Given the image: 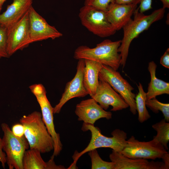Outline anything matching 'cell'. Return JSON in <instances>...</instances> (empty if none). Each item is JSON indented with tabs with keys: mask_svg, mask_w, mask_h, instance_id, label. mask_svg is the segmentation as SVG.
<instances>
[{
	"mask_svg": "<svg viewBox=\"0 0 169 169\" xmlns=\"http://www.w3.org/2000/svg\"><path fill=\"white\" fill-rule=\"evenodd\" d=\"M126 142L120 153L130 158L155 160L161 158L168 152L163 145L153 139L149 141H141L132 136Z\"/></svg>",
	"mask_w": 169,
	"mask_h": 169,
	"instance_id": "9",
	"label": "cell"
},
{
	"mask_svg": "<svg viewBox=\"0 0 169 169\" xmlns=\"http://www.w3.org/2000/svg\"><path fill=\"white\" fill-rule=\"evenodd\" d=\"M147 107L155 113L161 111L164 117V119L167 121H169V104L160 102L156 98L146 101Z\"/></svg>",
	"mask_w": 169,
	"mask_h": 169,
	"instance_id": "24",
	"label": "cell"
},
{
	"mask_svg": "<svg viewBox=\"0 0 169 169\" xmlns=\"http://www.w3.org/2000/svg\"><path fill=\"white\" fill-rule=\"evenodd\" d=\"M163 7L154 11L148 15L139 11L137 8L131 19L122 28L123 35L118 49L121 57L120 65L124 68L126 64L130 44L132 41L144 31L147 30L154 23L161 19L165 12Z\"/></svg>",
	"mask_w": 169,
	"mask_h": 169,
	"instance_id": "1",
	"label": "cell"
},
{
	"mask_svg": "<svg viewBox=\"0 0 169 169\" xmlns=\"http://www.w3.org/2000/svg\"><path fill=\"white\" fill-rule=\"evenodd\" d=\"M121 40H104L94 48L81 45L75 50L74 58L94 61L117 70L121 64V57L118 52Z\"/></svg>",
	"mask_w": 169,
	"mask_h": 169,
	"instance_id": "3",
	"label": "cell"
},
{
	"mask_svg": "<svg viewBox=\"0 0 169 169\" xmlns=\"http://www.w3.org/2000/svg\"><path fill=\"white\" fill-rule=\"evenodd\" d=\"M28 16L30 44L49 38L54 39L62 36V33L50 25L32 6L29 10Z\"/></svg>",
	"mask_w": 169,
	"mask_h": 169,
	"instance_id": "11",
	"label": "cell"
},
{
	"mask_svg": "<svg viewBox=\"0 0 169 169\" xmlns=\"http://www.w3.org/2000/svg\"><path fill=\"white\" fill-rule=\"evenodd\" d=\"M1 128L3 134V149L6 155V163L9 168L23 169V157L29 147L27 139L25 136L20 138L15 136L6 123H2Z\"/></svg>",
	"mask_w": 169,
	"mask_h": 169,
	"instance_id": "5",
	"label": "cell"
},
{
	"mask_svg": "<svg viewBox=\"0 0 169 169\" xmlns=\"http://www.w3.org/2000/svg\"><path fill=\"white\" fill-rule=\"evenodd\" d=\"M156 67L157 65L154 61L149 63L148 69L151 75V80L146 93L147 100L156 98V96L163 94H169V83L156 77Z\"/></svg>",
	"mask_w": 169,
	"mask_h": 169,
	"instance_id": "20",
	"label": "cell"
},
{
	"mask_svg": "<svg viewBox=\"0 0 169 169\" xmlns=\"http://www.w3.org/2000/svg\"><path fill=\"white\" fill-rule=\"evenodd\" d=\"M91 98L98 103L105 110L110 105L113 111L121 110L129 107L122 97L105 81L99 79L98 85L95 94Z\"/></svg>",
	"mask_w": 169,
	"mask_h": 169,
	"instance_id": "13",
	"label": "cell"
},
{
	"mask_svg": "<svg viewBox=\"0 0 169 169\" xmlns=\"http://www.w3.org/2000/svg\"><path fill=\"white\" fill-rule=\"evenodd\" d=\"M6 0H0V5L2 6Z\"/></svg>",
	"mask_w": 169,
	"mask_h": 169,
	"instance_id": "34",
	"label": "cell"
},
{
	"mask_svg": "<svg viewBox=\"0 0 169 169\" xmlns=\"http://www.w3.org/2000/svg\"><path fill=\"white\" fill-rule=\"evenodd\" d=\"M2 6L0 5V13L2 9Z\"/></svg>",
	"mask_w": 169,
	"mask_h": 169,
	"instance_id": "35",
	"label": "cell"
},
{
	"mask_svg": "<svg viewBox=\"0 0 169 169\" xmlns=\"http://www.w3.org/2000/svg\"><path fill=\"white\" fill-rule=\"evenodd\" d=\"M113 3V0H85L84 5L106 11L109 5Z\"/></svg>",
	"mask_w": 169,
	"mask_h": 169,
	"instance_id": "26",
	"label": "cell"
},
{
	"mask_svg": "<svg viewBox=\"0 0 169 169\" xmlns=\"http://www.w3.org/2000/svg\"><path fill=\"white\" fill-rule=\"evenodd\" d=\"M30 44L28 11L18 21L7 28V51L8 57Z\"/></svg>",
	"mask_w": 169,
	"mask_h": 169,
	"instance_id": "10",
	"label": "cell"
},
{
	"mask_svg": "<svg viewBox=\"0 0 169 169\" xmlns=\"http://www.w3.org/2000/svg\"><path fill=\"white\" fill-rule=\"evenodd\" d=\"M19 121L24 126V136L30 149L37 150L41 153L54 150L53 140L43 120L41 113L34 111L23 115Z\"/></svg>",
	"mask_w": 169,
	"mask_h": 169,
	"instance_id": "2",
	"label": "cell"
},
{
	"mask_svg": "<svg viewBox=\"0 0 169 169\" xmlns=\"http://www.w3.org/2000/svg\"><path fill=\"white\" fill-rule=\"evenodd\" d=\"M99 79L108 83L128 105L131 113L134 115L136 114V95L132 92L134 89L119 72L110 66L103 64L99 73Z\"/></svg>",
	"mask_w": 169,
	"mask_h": 169,
	"instance_id": "8",
	"label": "cell"
},
{
	"mask_svg": "<svg viewBox=\"0 0 169 169\" xmlns=\"http://www.w3.org/2000/svg\"><path fill=\"white\" fill-rule=\"evenodd\" d=\"M35 96L41 110L42 119L47 130L52 137L54 142V152L52 156H57L62 149V144L60 135L56 132L54 123L53 107L46 96V91L41 84H34L29 87Z\"/></svg>",
	"mask_w": 169,
	"mask_h": 169,
	"instance_id": "7",
	"label": "cell"
},
{
	"mask_svg": "<svg viewBox=\"0 0 169 169\" xmlns=\"http://www.w3.org/2000/svg\"><path fill=\"white\" fill-rule=\"evenodd\" d=\"M7 28L0 24V59L8 58L7 51Z\"/></svg>",
	"mask_w": 169,
	"mask_h": 169,
	"instance_id": "25",
	"label": "cell"
},
{
	"mask_svg": "<svg viewBox=\"0 0 169 169\" xmlns=\"http://www.w3.org/2000/svg\"><path fill=\"white\" fill-rule=\"evenodd\" d=\"M137 5H124L111 3L106 11L107 19L114 29L119 30L131 19Z\"/></svg>",
	"mask_w": 169,
	"mask_h": 169,
	"instance_id": "16",
	"label": "cell"
},
{
	"mask_svg": "<svg viewBox=\"0 0 169 169\" xmlns=\"http://www.w3.org/2000/svg\"><path fill=\"white\" fill-rule=\"evenodd\" d=\"M79 17L84 27L99 37H109L116 31L108 20L106 11L84 5L79 10Z\"/></svg>",
	"mask_w": 169,
	"mask_h": 169,
	"instance_id": "6",
	"label": "cell"
},
{
	"mask_svg": "<svg viewBox=\"0 0 169 169\" xmlns=\"http://www.w3.org/2000/svg\"><path fill=\"white\" fill-rule=\"evenodd\" d=\"M152 0H141L139 7V11L141 13L151 9Z\"/></svg>",
	"mask_w": 169,
	"mask_h": 169,
	"instance_id": "28",
	"label": "cell"
},
{
	"mask_svg": "<svg viewBox=\"0 0 169 169\" xmlns=\"http://www.w3.org/2000/svg\"><path fill=\"white\" fill-rule=\"evenodd\" d=\"M0 162L3 168H5L7 162L6 155L3 149L2 139L0 137Z\"/></svg>",
	"mask_w": 169,
	"mask_h": 169,
	"instance_id": "30",
	"label": "cell"
},
{
	"mask_svg": "<svg viewBox=\"0 0 169 169\" xmlns=\"http://www.w3.org/2000/svg\"><path fill=\"white\" fill-rule=\"evenodd\" d=\"M85 60H78L76 72L74 78L66 84L64 92L59 102L53 107L54 114L59 113L65 104L74 98L83 97L88 94L83 83Z\"/></svg>",
	"mask_w": 169,
	"mask_h": 169,
	"instance_id": "12",
	"label": "cell"
},
{
	"mask_svg": "<svg viewBox=\"0 0 169 169\" xmlns=\"http://www.w3.org/2000/svg\"><path fill=\"white\" fill-rule=\"evenodd\" d=\"M11 130L16 136L21 138L24 136V128L23 125L20 123L13 125Z\"/></svg>",
	"mask_w": 169,
	"mask_h": 169,
	"instance_id": "27",
	"label": "cell"
},
{
	"mask_svg": "<svg viewBox=\"0 0 169 169\" xmlns=\"http://www.w3.org/2000/svg\"><path fill=\"white\" fill-rule=\"evenodd\" d=\"M37 150L30 149L25 151L23 159V169H64L62 165H57L54 157L52 156L47 162H45Z\"/></svg>",
	"mask_w": 169,
	"mask_h": 169,
	"instance_id": "18",
	"label": "cell"
},
{
	"mask_svg": "<svg viewBox=\"0 0 169 169\" xmlns=\"http://www.w3.org/2000/svg\"><path fill=\"white\" fill-rule=\"evenodd\" d=\"M109 158L114 163V169H165L164 162L144 159H133L112 150Z\"/></svg>",
	"mask_w": 169,
	"mask_h": 169,
	"instance_id": "15",
	"label": "cell"
},
{
	"mask_svg": "<svg viewBox=\"0 0 169 169\" xmlns=\"http://www.w3.org/2000/svg\"><path fill=\"white\" fill-rule=\"evenodd\" d=\"M75 113L78 120L92 125L100 118L109 120L112 116L111 112L104 110L92 98L83 100L77 104Z\"/></svg>",
	"mask_w": 169,
	"mask_h": 169,
	"instance_id": "14",
	"label": "cell"
},
{
	"mask_svg": "<svg viewBox=\"0 0 169 169\" xmlns=\"http://www.w3.org/2000/svg\"><path fill=\"white\" fill-rule=\"evenodd\" d=\"M163 4V8H169V0H161Z\"/></svg>",
	"mask_w": 169,
	"mask_h": 169,
	"instance_id": "33",
	"label": "cell"
},
{
	"mask_svg": "<svg viewBox=\"0 0 169 169\" xmlns=\"http://www.w3.org/2000/svg\"><path fill=\"white\" fill-rule=\"evenodd\" d=\"M137 86L139 92L136 96L135 102L136 111L138 113V121L140 123H142L150 118L151 115L146 108V93L144 91L141 83H139Z\"/></svg>",
	"mask_w": 169,
	"mask_h": 169,
	"instance_id": "21",
	"label": "cell"
},
{
	"mask_svg": "<svg viewBox=\"0 0 169 169\" xmlns=\"http://www.w3.org/2000/svg\"><path fill=\"white\" fill-rule=\"evenodd\" d=\"M91 162L92 169H114V163L103 160L96 149L88 152Z\"/></svg>",
	"mask_w": 169,
	"mask_h": 169,
	"instance_id": "23",
	"label": "cell"
},
{
	"mask_svg": "<svg viewBox=\"0 0 169 169\" xmlns=\"http://www.w3.org/2000/svg\"><path fill=\"white\" fill-rule=\"evenodd\" d=\"M160 63L164 67L169 68V49L168 48L161 57Z\"/></svg>",
	"mask_w": 169,
	"mask_h": 169,
	"instance_id": "29",
	"label": "cell"
},
{
	"mask_svg": "<svg viewBox=\"0 0 169 169\" xmlns=\"http://www.w3.org/2000/svg\"><path fill=\"white\" fill-rule=\"evenodd\" d=\"M163 162L164 163L165 169H169V153H165L162 157Z\"/></svg>",
	"mask_w": 169,
	"mask_h": 169,
	"instance_id": "32",
	"label": "cell"
},
{
	"mask_svg": "<svg viewBox=\"0 0 169 169\" xmlns=\"http://www.w3.org/2000/svg\"><path fill=\"white\" fill-rule=\"evenodd\" d=\"M141 0H113V3L124 5H137Z\"/></svg>",
	"mask_w": 169,
	"mask_h": 169,
	"instance_id": "31",
	"label": "cell"
},
{
	"mask_svg": "<svg viewBox=\"0 0 169 169\" xmlns=\"http://www.w3.org/2000/svg\"><path fill=\"white\" fill-rule=\"evenodd\" d=\"M83 131H89L91 133L90 141L88 146L80 152H75L72 156L73 163L69 166L75 168L76 162L83 154L97 148H109L116 152H120L126 144L127 134L123 131L116 129L111 132L112 136L108 137L102 135L100 130L94 125L84 123L82 127Z\"/></svg>",
	"mask_w": 169,
	"mask_h": 169,
	"instance_id": "4",
	"label": "cell"
},
{
	"mask_svg": "<svg viewBox=\"0 0 169 169\" xmlns=\"http://www.w3.org/2000/svg\"><path fill=\"white\" fill-rule=\"evenodd\" d=\"M84 60L83 83L88 94L91 97L96 92L99 83V74L103 64L94 61Z\"/></svg>",
	"mask_w": 169,
	"mask_h": 169,
	"instance_id": "19",
	"label": "cell"
},
{
	"mask_svg": "<svg viewBox=\"0 0 169 169\" xmlns=\"http://www.w3.org/2000/svg\"><path fill=\"white\" fill-rule=\"evenodd\" d=\"M164 119L152 125V128L157 132L156 136L153 139L161 143L168 150L167 144L169 141V123Z\"/></svg>",
	"mask_w": 169,
	"mask_h": 169,
	"instance_id": "22",
	"label": "cell"
},
{
	"mask_svg": "<svg viewBox=\"0 0 169 169\" xmlns=\"http://www.w3.org/2000/svg\"><path fill=\"white\" fill-rule=\"evenodd\" d=\"M6 10L0 14V24L7 28L17 22L32 6L33 0H13Z\"/></svg>",
	"mask_w": 169,
	"mask_h": 169,
	"instance_id": "17",
	"label": "cell"
}]
</instances>
